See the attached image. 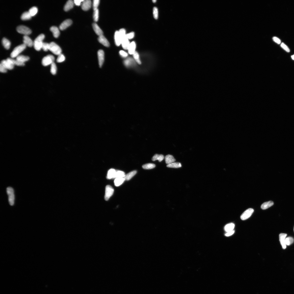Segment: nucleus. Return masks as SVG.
I'll list each match as a JSON object with an SVG mask.
<instances>
[{
	"instance_id": "1",
	"label": "nucleus",
	"mask_w": 294,
	"mask_h": 294,
	"mask_svg": "<svg viewBox=\"0 0 294 294\" xmlns=\"http://www.w3.org/2000/svg\"><path fill=\"white\" fill-rule=\"evenodd\" d=\"M45 37L44 35L41 33L37 36L35 39L33 45L35 49L37 51L40 50L42 48L43 42V40Z\"/></svg>"
},
{
	"instance_id": "2",
	"label": "nucleus",
	"mask_w": 294,
	"mask_h": 294,
	"mask_svg": "<svg viewBox=\"0 0 294 294\" xmlns=\"http://www.w3.org/2000/svg\"><path fill=\"white\" fill-rule=\"evenodd\" d=\"M26 47V45L23 43L16 47L11 53V58H14L19 55L20 53L22 52Z\"/></svg>"
},
{
	"instance_id": "3",
	"label": "nucleus",
	"mask_w": 294,
	"mask_h": 294,
	"mask_svg": "<svg viewBox=\"0 0 294 294\" xmlns=\"http://www.w3.org/2000/svg\"><path fill=\"white\" fill-rule=\"evenodd\" d=\"M49 50L55 55H58L61 54L62 50L60 47L55 43L52 42L49 43Z\"/></svg>"
},
{
	"instance_id": "4",
	"label": "nucleus",
	"mask_w": 294,
	"mask_h": 294,
	"mask_svg": "<svg viewBox=\"0 0 294 294\" xmlns=\"http://www.w3.org/2000/svg\"><path fill=\"white\" fill-rule=\"evenodd\" d=\"M7 193L8 197V200L10 205H13L14 204L15 195L14 190L11 187H8L7 189Z\"/></svg>"
},
{
	"instance_id": "5",
	"label": "nucleus",
	"mask_w": 294,
	"mask_h": 294,
	"mask_svg": "<svg viewBox=\"0 0 294 294\" xmlns=\"http://www.w3.org/2000/svg\"><path fill=\"white\" fill-rule=\"evenodd\" d=\"M55 60L54 57L52 55H47L43 59L42 61V64L44 66H48L54 62Z\"/></svg>"
},
{
	"instance_id": "6",
	"label": "nucleus",
	"mask_w": 294,
	"mask_h": 294,
	"mask_svg": "<svg viewBox=\"0 0 294 294\" xmlns=\"http://www.w3.org/2000/svg\"><path fill=\"white\" fill-rule=\"evenodd\" d=\"M17 30L20 33L28 35L32 33L31 29L28 27L23 25H20L17 27Z\"/></svg>"
},
{
	"instance_id": "7",
	"label": "nucleus",
	"mask_w": 294,
	"mask_h": 294,
	"mask_svg": "<svg viewBox=\"0 0 294 294\" xmlns=\"http://www.w3.org/2000/svg\"><path fill=\"white\" fill-rule=\"evenodd\" d=\"M114 192V189L110 185H106L105 187V199L108 201L113 195Z\"/></svg>"
},
{
	"instance_id": "8",
	"label": "nucleus",
	"mask_w": 294,
	"mask_h": 294,
	"mask_svg": "<svg viewBox=\"0 0 294 294\" xmlns=\"http://www.w3.org/2000/svg\"><path fill=\"white\" fill-rule=\"evenodd\" d=\"M254 210L252 208H249L246 210L240 216V218L242 220H244L249 218L253 213Z\"/></svg>"
},
{
	"instance_id": "9",
	"label": "nucleus",
	"mask_w": 294,
	"mask_h": 294,
	"mask_svg": "<svg viewBox=\"0 0 294 294\" xmlns=\"http://www.w3.org/2000/svg\"><path fill=\"white\" fill-rule=\"evenodd\" d=\"M126 34L123 36L121 37L122 38L121 44L122 47L125 50H128L130 43L129 39L127 38L126 36Z\"/></svg>"
},
{
	"instance_id": "10",
	"label": "nucleus",
	"mask_w": 294,
	"mask_h": 294,
	"mask_svg": "<svg viewBox=\"0 0 294 294\" xmlns=\"http://www.w3.org/2000/svg\"><path fill=\"white\" fill-rule=\"evenodd\" d=\"M99 64L100 67H101L104 63V51L100 50L98 52Z\"/></svg>"
},
{
	"instance_id": "11",
	"label": "nucleus",
	"mask_w": 294,
	"mask_h": 294,
	"mask_svg": "<svg viewBox=\"0 0 294 294\" xmlns=\"http://www.w3.org/2000/svg\"><path fill=\"white\" fill-rule=\"evenodd\" d=\"M72 21L70 19H67L63 22L60 25V29L61 30H64L72 24Z\"/></svg>"
},
{
	"instance_id": "12",
	"label": "nucleus",
	"mask_w": 294,
	"mask_h": 294,
	"mask_svg": "<svg viewBox=\"0 0 294 294\" xmlns=\"http://www.w3.org/2000/svg\"><path fill=\"white\" fill-rule=\"evenodd\" d=\"M92 2L90 0H85L82 2V8L84 11H87L91 7Z\"/></svg>"
},
{
	"instance_id": "13",
	"label": "nucleus",
	"mask_w": 294,
	"mask_h": 294,
	"mask_svg": "<svg viewBox=\"0 0 294 294\" xmlns=\"http://www.w3.org/2000/svg\"><path fill=\"white\" fill-rule=\"evenodd\" d=\"M23 42L26 46L29 47H32L33 43L31 39L27 35H24L23 37Z\"/></svg>"
},
{
	"instance_id": "14",
	"label": "nucleus",
	"mask_w": 294,
	"mask_h": 294,
	"mask_svg": "<svg viewBox=\"0 0 294 294\" xmlns=\"http://www.w3.org/2000/svg\"><path fill=\"white\" fill-rule=\"evenodd\" d=\"M287 234L285 233H281L279 235V241L282 248L283 249H285L286 248V245L285 243V239Z\"/></svg>"
},
{
	"instance_id": "15",
	"label": "nucleus",
	"mask_w": 294,
	"mask_h": 294,
	"mask_svg": "<svg viewBox=\"0 0 294 294\" xmlns=\"http://www.w3.org/2000/svg\"><path fill=\"white\" fill-rule=\"evenodd\" d=\"M114 39L116 46H119L121 44L122 37L119 31H116L114 34Z\"/></svg>"
},
{
	"instance_id": "16",
	"label": "nucleus",
	"mask_w": 294,
	"mask_h": 294,
	"mask_svg": "<svg viewBox=\"0 0 294 294\" xmlns=\"http://www.w3.org/2000/svg\"><path fill=\"white\" fill-rule=\"evenodd\" d=\"M98 40L99 42L106 47H109L110 46L109 41L103 35L99 36Z\"/></svg>"
},
{
	"instance_id": "17",
	"label": "nucleus",
	"mask_w": 294,
	"mask_h": 294,
	"mask_svg": "<svg viewBox=\"0 0 294 294\" xmlns=\"http://www.w3.org/2000/svg\"><path fill=\"white\" fill-rule=\"evenodd\" d=\"M1 63L2 64L7 70H11L14 68V65L11 64L7 60L2 61Z\"/></svg>"
},
{
	"instance_id": "18",
	"label": "nucleus",
	"mask_w": 294,
	"mask_h": 294,
	"mask_svg": "<svg viewBox=\"0 0 294 294\" xmlns=\"http://www.w3.org/2000/svg\"><path fill=\"white\" fill-rule=\"evenodd\" d=\"M92 27L94 32L98 36H100L103 35V31L98 26V25L95 23H93L92 24Z\"/></svg>"
},
{
	"instance_id": "19",
	"label": "nucleus",
	"mask_w": 294,
	"mask_h": 294,
	"mask_svg": "<svg viewBox=\"0 0 294 294\" xmlns=\"http://www.w3.org/2000/svg\"><path fill=\"white\" fill-rule=\"evenodd\" d=\"M6 60L14 66L15 65L18 66H23L25 65L24 63L21 62L17 60H15L11 58H7Z\"/></svg>"
},
{
	"instance_id": "20",
	"label": "nucleus",
	"mask_w": 294,
	"mask_h": 294,
	"mask_svg": "<svg viewBox=\"0 0 294 294\" xmlns=\"http://www.w3.org/2000/svg\"><path fill=\"white\" fill-rule=\"evenodd\" d=\"M74 2L72 0H69L67 2L64 8L65 11H68L72 9L74 6Z\"/></svg>"
},
{
	"instance_id": "21",
	"label": "nucleus",
	"mask_w": 294,
	"mask_h": 294,
	"mask_svg": "<svg viewBox=\"0 0 294 294\" xmlns=\"http://www.w3.org/2000/svg\"><path fill=\"white\" fill-rule=\"evenodd\" d=\"M136 44L135 42L133 41L130 43L129 46L128 50L129 54L131 55H133L136 52Z\"/></svg>"
},
{
	"instance_id": "22",
	"label": "nucleus",
	"mask_w": 294,
	"mask_h": 294,
	"mask_svg": "<svg viewBox=\"0 0 294 294\" xmlns=\"http://www.w3.org/2000/svg\"><path fill=\"white\" fill-rule=\"evenodd\" d=\"M50 29L53 33L54 37L55 38H58L60 34V31L58 28L56 26H53L51 27Z\"/></svg>"
},
{
	"instance_id": "23",
	"label": "nucleus",
	"mask_w": 294,
	"mask_h": 294,
	"mask_svg": "<svg viewBox=\"0 0 294 294\" xmlns=\"http://www.w3.org/2000/svg\"><path fill=\"white\" fill-rule=\"evenodd\" d=\"M165 159V162L167 165L174 162L176 161L175 159L173 156L169 155H167L166 156Z\"/></svg>"
},
{
	"instance_id": "24",
	"label": "nucleus",
	"mask_w": 294,
	"mask_h": 294,
	"mask_svg": "<svg viewBox=\"0 0 294 294\" xmlns=\"http://www.w3.org/2000/svg\"><path fill=\"white\" fill-rule=\"evenodd\" d=\"M274 203L273 201H270L268 202H264L261 206V208L263 210H265L273 206Z\"/></svg>"
},
{
	"instance_id": "25",
	"label": "nucleus",
	"mask_w": 294,
	"mask_h": 294,
	"mask_svg": "<svg viewBox=\"0 0 294 294\" xmlns=\"http://www.w3.org/2000/svg\"><path fill=\"white\" fill-rule=\"evenodd\" d=\"M116 171L115 170L113 169H110L108 172L107 178L109 179L115 178Z\"/></svg>"
},
{
	"instance_id": "26",
	"label": "nucleus",
	"mask_w": 294,
	"mask_h": 294,
	"mask_svg": "<svg viewBox=\"0 0 294 294\" xmlns=\"http://www.w3.org/2000/svg\"><path fill=\"white\" fill-rule=\"evenodd\" d=\"M2 43L5 48L8 49L10 47L11 43L10 41L6 38L4 37L2 40Z\"/></svg>"
},
{
	"instance_id": "27",
	"label": "nucleus",
	"mask_w": 294,
	"mask_h": 294,
	"mask_svg": "<svg viewBox=\"0 0 294 294\" xmlns=\"http://www.w3.org/2000/svg\"><path fill=\"white\" fill-rule=\"evenodd\" d=\"M235 227V225L233 223H231L227 224L224 227V229L227 232L233 230Z\"/></svg>"
},
{
	"instance_id": "28",
	"label": "nucleus",
	"mask_w": 294,
	"mask_h": 294,
	"mask_svg": "<svg viewBox=\"0 0 294 294\" xmlns=\"http://www.w3.org/2000/svg\"><path fill=\"white\" fill-rule=\"evenodd\" d=\"M29 59V58L28 56L23 55H19L16 58L17 60L23 63L28 61Z\"/></svg>"
},
{
	"instance_id": "29",
	"label": "nucleus",
	"mask_w": 294,
	"mask_h": 294,
	"mask_svg": "<svg viewBox=\"0 0 294 294\" xmlns=\"http://www.w3.org/2000/svg\"><path fill=\"white\" fill-rule=\"evenodd\" d=\"M137 173V171H131V172L128 173L127 175H126L124 178L126 180H129L134 176Z\"/></svg>"
},
{
	"instance_id": "30",
	"label": "nucleus",
	"mask_w": 294,
	"mask_h": 294,
	"mask_svg": "<svg viewBox=\"0 0 294 294\" xmlns=\"http://www.w3.org/2000/svg\"><path fill=\"white\" fill-rule=\"evenodd\" d=\"M125 180V179L124 178H116L114 181V184L116 187L120 186L123 183Z\"/></svg>"
},
{
	"instance_id": "31",
	"label": "nucleus",
	"mask_w": 294,
	"mask_h": 294,
	"mask_svg": "<svg viewBox=\"0 0 294 294\" xmlns=\"http://www.w3.org/2000/svg\"><path fill=\"white\" fill-rule=\"evenodd\" d=\"M32 17L28 11H25L23 12L21 16V18L22 20H27L30 19Z\"/></svg>"
},
{
	"instance_id": "32",
	"label": "nucleus",
	"mask_w": 294,
	"mask_h": 294,
	"mask_svg": "<svg viewBox=\"0 0 294 294\" xmlns=\"http://www.w3.org/2000/svg\"><path fill=\"white\" fill-rule=\"evenodd\" d=\"M164 158V156L162 155H158L156 154L154 155L152 158V160L155 161L158 160L159 161L161 162Z\"/></svg>"
},
{
	"instance_id": "33",
	"label": "nucleus",
	"mask_w": 294,
	"mask_h": 294,
	"mask_svg": "<svg viewBox=\"0 0 294 294\" xmlns=\"http://www.w3.org/2000/svg\"><path fill=\"white\" fill-rule=\"evenodd\" d=\"M182 165L179 162H173L167 165V167L175 168H179Z\"/></svg>"
},
{
	"instance_id": "34",
	"label": "nucleus",
	"mask_w": 294,
	"mask_h": 294,
	"mask_svg": "<svg viewBox=\"0 0 294 294\" xmlns=\"http://www.w3.org/2000/svg\"><path fill=\"white\" fill-rule=\"evenodd\" d=\"M125 173L123 171H116L115 178H123L125 177Z\"/></svg>"
},
{
	"instance_id": "35",
	"label": "nucleus",
	"mask_w": 294,
	"mask_h": 294,
	"mask_svg": "<svg viewBox=\"0 0 294 294\" xmlns=\"http://www.w3.org/2000/svg\"><path fill=\"white\" fill-rule=\"evenodd\" d=\"M155 167V164L153 163H149L143 165L142 167L144 169H150L154 168Z\"/></svg>"
},
{
	"instance_id": "36",
	"label": "nucleus",
	"mask_w": 294,
	"mask_h": 294,
	"mask_svg": "<svg viewBox=\"0 0 294 294\" xmlns=\"http://www.w3.org/2000/svg\"><path fill=\"white\" fill-rule=\"evenodd\" d=\"M38 11V9L37 7L35 6H33L31 8L29 9L28 11L30 13L31 16H34L37 12Z\"/></svg>"
},
{
	"instance_id": "37",
	"label": "nucleus",
	"mask_w": 294,
	"mask_h": 294,
	"mask_svg": "<svg viewBox=\"0 0 294 294\" xmlns=\"http://www.w3.org/2000/svg\"><path fill=\"white\" fill-rule=\"evenodd\" d=\"M57 71V68L56 64L54 62L51 64L50 72L53 75L56 74Z\"/></svg>"
},
{
	"instance_id": "38",
	"label": "nucleus",
	"mask_w": 294,
	"mask_h": 294,
	"mask_svg": "<svg viewBox=\"0 0 294 294\" xmlns=\"http://www.w3.org/2000/svg\"><path fill=\"white\" fill-rule=\"evenodd\" d=\"M294 241V239L291 237L286 238L285 239V243L286 245L289 246L292 244Z\"/></svg>"
},
{
	"instance_id": "39",
	"label": "nucleus",
	"mask_w": 294,
	"mask_h": 294,
	"mask_svg": "<svg viewBox=\"0 0 294 294\" xmlns=\"http://www.w3.org/2000/svg\"><path fill=\"white\" fill-rule=\"evenodd\" d=\"M99 18V11L98 9L94 11L93 14V18L95 22H97Z\"/></svg>"
},
{
	"instance_id": "40",
	"label": "nucleus",
	"mask_w": 294,
	"mask_h": 294,
	"mask_svg": "<svg viewBox=\"0 0 294 294\" xmlns=\"http://www.w3.org/2000/svg\"><path fill=\"white\" fill-rule=\"evenodd\" d=\"M133 55L134 58L135 59L136 61L139 64H141V62L140 60L139 55L138 53L136 51Z\"/></svg>"
},
{
	"instance_id": "41",
	"label": "nucleus",
	"mask_w": 294,
	"mask_h": 294,
	"mask_svg": "<svg viewBox=\"0 0 294 294\" xmlns=\"http://www.w3.org/2000/svg\"><path fill=\"white\" fill-rule=\"evenodd\" d=\"M65 60V57L63 55L61 54L59 55L57 59V61L58 63L64 62Z\"/></svg>"
},
{
	"instance_id": "42",
	"label": "nucleus",
	"mask_w": 294,
	"mask_h": 294,
	"mask_svg": "<svg viewBox=\"0 0 294 294\" xmlns=\"http://www.w3.org/2000/svg\"><path fill=\"white\" fill-rule=\"evenodd\" d=\"M100 0H94L93 1V6L94 11L98 9V7L99 5Z\"/></svg>"
},
{
	"instance_id": "43",
	"label": "nucleus",
	"mask_w": 294,
	"mask_h": 294,
	"mask_svg": "<svg viewBox=\"0 0 294 294\" xmlns=\"http://www.w3.org/2000/svg\"><path fill=\"white\" fill-rule=\"evenodd\" d=\"M124 63L126 66H129L133 64L134 62L133 59L131 58H128L125 61Z\"/></svg>"
},
{
	"instance_id": "44",
	"label": "nucleus",
	"mask_w": 294,
	"mask_h": 294,
	"mask_svg": "<svg viewBox=\"0 0 294 294\" xmlns=\"http://www.w3.org/2000/svg\"><path fill=\"white\" fill-rule=\"evenodd\" d=\"M153 15L154 17L157 19L158 17V11L157 8L155 7L153 9Z\"/></svg>"
},
{
	"instance_id": "45",
	"label": "nucleus",
	"mask_w": 294,
	"mask_h": 294,
	"mask_svg": "<svg viewBox=\"0 0 294 294\" xmlns=\"http://www.w3.org/2000/svg\"><path fill=\"white\" fill-rule=\"evenodd\" d=\"M49 43L46 42H43L42 48L45 51H47L49 50Z\"/></svg>"
},
{
	"instance_id": "46",
	"label": "nucleus",
	"mask_w": 294,
	"mask_h": 294,
	"mask_svg": "<svg viewBox=\"0 0 294 294\" xmlns=\"http://www.w3.org/2000/svg\"><path fill=\"white\" fill-rule=\"evenodd\" d=\"M7 70L1 64H0V71L2 73H5L7 72Z\"/></svg>"
},
{
	"instance_id": "47",
	"label": "nucleus",
	"mask_w": 294,
	"mask_h": 294,
	"mask_svg": "<svg viewBox=\"0 0 294 294\" xmlns=\"http://www.w3.org/2000/svg\"><path fill=\"white\" fill-rule=\"evenodd\" d=\"M281 46L282 48H283L284 50H285L286 52H290V50L289 48L287 46V45H285L284 43H281Z\"/></svg>"
},
{
	"instance_id": "48",
	"label": "nucleus",
	"mask_w": 294,
	"mask_h": 294,
	"mask_svg": "<svg viewBox=\"0 0 294 294\" xmlns=\"http://www.w3.org/2000/svg\"><path fill=\"white\" fill-rule=\"evenodd\" d=\"M134 33L133 32H132L126 34V36L129 40L133 39L134 37Z\"/></svg>"
},
{
	"instance_id": "49",
	"label": "nucleus",
	"mask_w": 294,
	"mask_h": 294,
	"mask_svg": "<svg viewBox=\"0 0 294 294\" xmlns=\"http://www.w3.org/2000/svg\"><path fill=\"white\" fill-rule=\"evenodd\" d=\"M84 1V0H75L74 1V3L77 6H79L81 4V3L83 1Z\"/></svg>"
},
{
	"instance_id": "50",
	"label": "nucleus",
	"mask_w": 294,
	"mask_h": 294,
	"mask_svg": "<svg viewBox=\"0 0 294 294\" xmlns=\"http://www.w3.org/2000/svg\"><path fill=\"white\" fill-rule=\"evenodd\" d=\"M120 54L123 57H126L128 56L127 53L123 50H120L119 52Z\"/></svg>"
},
{
	"instance_id": "51",
	"label": "nucleus",
	"mask_w": 294,
	"mask_h": 294,
	"mask_svg": "<svg viewBox=\"0 0 294 294\" xmlns=\"http://www.w3.org/2000/svg\"><path fill=\"white\" fill-rule=\"evenodd\" d=\"M273 40L278 44H280L281 43V40L277 38V37H274L273 38Z\"/></svg>"
},
{
	"instance_id": "52",
	"label": "nucleus",
	"mask_w": 294,
	"mask_h": 294,
	"mask_svg": "<svg viewBox=\"0 0 294 294\" xmlns=\"http://www.w3.org/2000/svg\"><path fill=\"white\" fill-rule=\"evenodd\" d=\"M235 232V231L234 230L231 231L227 232L225 234V236L227 237H229L232 236L233 234Z\"/></svg>"
},
{
	"instance_id": "53",
	"label": "nucleus",
	"mask_w": 294,
	"mask_h": 294,
	"mask_svg": "<svg viewBox=\"0 0 294 294\" xmlns=\"http://www.w3.org/2000/svg\"><path fill=\"white\" fill-rule=\"evenodd\" d=\"M291 58L293 60H294V55L291 56Z\"/></svg>"
},
{
	"instance_id": "54",
	"label": "nucleus",
	"mask_w": 294,
	"mask_h": 294,
	"mask_svg": "<svg viewBox=\"0 0 294 294\" xmlns=\"http://www.w3.org/2000/svg\"><path fill=\"white\" fill-rule=\"evenodd\" d=\"M152 1L153 3H155V2L156 1V0H153Z\"/></svg>"
},
{
	"instance_id": "55",
	"label": "nucleus",
	"mask_w": 294,
	"mask_h": 294,
	"mask_svg": "<svg viewBox=\"0 0 294 294\" xmlns=\"http://www.w3.org/2000/svg\"></svg>"
}]
</instances>
